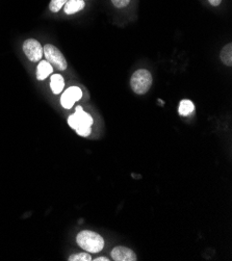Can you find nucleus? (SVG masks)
Returning a JSON list of instances; mask_svg holds the SVG:
<instances>
[{
	"mask_svg": "<svg viewBox=\"0 0 232 261\" xmlns=\"http://www.w3.org/2000/svg\"><path fill=\"white\" fill-rule=\"evenodd\" d=\"M76 242L83 250L89 253H98L105 247V240L100 234L90 230H85L77 234Z\"/></svg>",
	"mask_w": 232,
	"mask_h": 261,
	"instance_id": "f257e3e1",
	"label": "nucleus"
},
{
	"mask_svg": "<svg viewBox=\"0 0 232 261\" xmlns=\"http://www.w3.org/2000/svg\"><path fill=\"white\" fill-rule=\"evenodd\" d=\"M153 78L151 73L146 69H140L133 74L131 80V87L136 94L144 95L150 90Z\"/></svg>",
	"mask_w": 232,
	"mask_h": 261,
	"instance_id": "f03ea898",
	"label": "nucleus"
},
{
	"mask_svg": "<svg viewBox=\"0 0 232 261\" xmlns=\"http://www.w3.org/2000/svg\"><path fill=\"white\" fill-rule=\"evenodd\" d=\"M43 54L45 56L46 61L58 70L64 71L68 67L65 57L63 56L60 49H58L56 46L51 44H46L43 48Z\"/></svg>",
	"mask_w": 232,
	"mask_h": 261,
	"instance_id": "7ed1b4c3",
	"label": "nucleus"
},
{
	"mask_svg": "<svg viewBox=\"0 0 232 261\" xmlns=\"http://www.w3.org/2000/svg\"><path fill=\"white\" fill-rule=\"evenodd\" d=\"M23 52L31 62H40L43 58V47L35 39H29L23 43Z\"/></svg>",
	"mask_w": 232,
	"mask_h": 261,
	"instance_id": "20e7f679",
	"label": "nucleus"
},
{
	"mask_svg": "<svg viewBox=\"0 0 232 261\" xmlns=\"http://www.w3.org/2000/svg\"><path fill=\"white\" fill-rule=\"evenodd\" d=\"M112 257L116 261H136L137 260V255L136 253L126 247H116L112 251Z\"/></svg>",
	"mask_w": 232,
	"mask_h": 261,
	"instance_id": "39448f33",
	"label": "nucleus"
},
{
	"mask_svg": "<svg viewBox=\"0 0 232 261\" xmlns=\"http://www.w3.org/2000/svg\"><path fill=\"white\" fill-rule=\"evenodd\" d=\"M86 8L85 0H68L64 6V11L67 15H73L83 11Z\"/></svg>",
	"mask_w": 232,
	"mask_h": 261,
	"instance_id": "423d86ee",
	"label": "nucleus"
},
{
	"mask_svg": "<svg viewBox=\"0 0 232 261\" xmlns=\"http://www.w3.org/2000/svg\"><path fill=\"white\" fill-rule=\"evenodd\" d=\"M54 68L47 61H41L37 68V80L38 81H45L46 78L53 74Z\"/></svg>",
	"mask_w": 232,
	"mask_h": 261,
	"instance_id": "0eeeda50",
	"label": "nucleus"
},
{
	"mask_svg": "<svg viewBox=\"0 0 232 261\" xmlns=\"http://www.w3.org/2000/svg\"><path fill=\"white\" fill-rule=\"evenodd\" d=\"M65 87V81L62 75L60 74H54L51 76V80H50V88L53 90L54 94L58 95L60 93L63 92Z\"/></svg>",
	"mask_w": 232,
	"mask_h": 261,
	"instance_id": "6e6552de",
	"label": "nucleus"
},
{
	"mask_svg": "<svg viewBox=\"0 0 232 261\" xmlns=\"http://www.w3.org/2000/svg\"><path fill=\"white\" fill-rule=\"evenodd\" d=\"M194 112H195V106H194L193 101L188 100V99L182 100V102H180V104H179V108H178V113L180 116L187 117V116L192 115Z\"/></svg>",
	"mask_w": 232,
	"mask_h": 261,
	"instance_id": "1a4fd4ad",
	"label": "nucleus"
},
{
	"mask_svg": "<svg viewBox=\"0 0 232 261\" xmlns=\"http://www.w3.org/2000/svg\"><path fill=\"white\" fill-rule=\"evenodd\" d=\"M220 58L224 65H226L228 67H230L232 65V44L229 43L223 47Z\"/></svg>",
	"mask_w": 232,
	"mask_h": 261,
	"instance_id": "9d476101",
	"label": "nucleus"
},
{
	"mask_svg": "<svg viewBox=\"0 0 232 261\" xmlns=\"http://www.w3.org/2000/svg\"><path fill=\"white\" fill-rule=\"evenodd\" d=\"M77 119L80 120L81 124H86V125H89V126H92L93 123H94V120L93 118L88 114L86 113L82 107H77L76 110H75V114H74Z\"/></svg>",
	"mask_w": 232,
	"mask_h": 261,
	"instance_id": "9b49d317",
	"label": "nucleus"
},
{
	"mask_svg": "<svg viewBox=\"0 0 232 261\" xmlns=\"http://www.w3.org/2000/svg\"><path fill=\"white\" fill-rule=\"evenodd\" d=\"M75 103V100L73 99V97L69 94V92L66 90L63 95H62V98H61V104L62 107L66 110H70L71 108H73Z\"/></svg>",
	"mask_w": 232,
	"mask_h": 261,
	"instance_id": "f8f14e48",
	"label": "nucleus"
},
{
	"mask_svg": "<svg viewBox=\"0 0 232 261\" xmlns=\"http://www.w3.org/2000/svg\"><path fill=\"white\" fill-rule=\"evenodd\" d=\"M68 0H51L49 4V9L53 13H59L64 8Z\"/></svg>",
	"mask_w": 232,
	"mask_h": 261,
	"instance_id": "ddd939ff",
	"label": "nucleus"
},
{
	"mask_svg": "<svg viewBox=\"0 0 232 261\" xmlns=\"http://www.w3.org/2000/svg\"><path fill=\"white\" fill-rule=\"evenodd\" d=\"M69 261H91L93 260L91 255L88 253H79V254H73L69 257Z\"/></svg>",
	"mask_w": 232,
	"mask_h": 261,
	"instance_id": "4468645a",
	"label": "nucleus"
},
{
	"mask_svg": "<svg viewBox=\"0 0 232 261\" xmlns=\"http://www.w3.org/2000/svg\"><path fill=\"white\" fill-rule=\"evenodd\" d=\"M69 92V94L73 97V99L75 100V102L80 101L83 97V92L79 87H71L67 90Z\"/></svg>",
	"mask_w": 232,
	"mask_h": 261,
	"instance_id": "2eb2a0df",
	"label": "nucleus"
},
{
	"mask_svg": "<svg viewBox=\"0 0 232 261\" xmlns=\"http://www.w3.org/2000/svg\"><path fill=\"white\" fill-rule=\"evenodd\" d=\"M76 133L81 137H88L91 134V126L86 124H81L76 129Z\"/></svg>",
	"mask_w": 232,
	"mask_h": 261,
	"instance_id": "dca6fc26",
	"label": "nucleus"
},
{
	"mask_svg": "<svg viewBox=\"0 0 232 261\" xmlns=\"http://www.w3.org/2000/svg\"><path fill=\"white\" fill-rule=\"evenodd\" d=\"M68 124L70 125L71 128H73L74 130L77 129V127H79L81 125V122L80 120L77 119V117L75 115H71L69 118H68Z\"/></svg>",
	"mask_w": 232,
	"mask_h": 261,
	"instance_id": "f3484780",
	"label": "nucleus"
},
{
	"mask_svg": "<svg viewBox=\"0 0 232 261\" xmlns=\"http://www.w3.org/2000/svg\"><path fill=\"white\" fill-rule=\"evenodd\" d=\"M112 3L116 8L123 9L131 4V0H112Z\"/></svg>",
	"mask_w": 232,
	"mask_h": 261,
	"instance_id": "a211bd4d",
	"label": "nucleus"
},
{
	"mask_svg": "<svg viewBox=\"0 0 232 261\" xmlns=\"http://www.w3.org/2000/svg\"><path fill=\"white\" fill-rule=\"evenodd\" d=\"M209 2L213 7H219L222 3V0H209Z\"/></svg>",
	"mask_w": 232,
	"mask_h": 261,
	"instance_id": "6ab92c4d",
	"label": "nucleus"
},
{
	"mask_svg": "<svg viewBox=\"0 0 232 261\" xmlns=\"http://www.w3.org/2000/svg\"><path fill=\"white\" fill-rule=\"evenodd\" d=\"M93 260H95V261H110V259L107 258V257H98V258L93 259Z\"/></svg>",
	"mask_w": 232,
	"mask_h": 261,
	"instance_id": "aec40b11",
	"label": "nucleus"
}]
</instances>
